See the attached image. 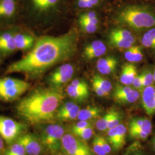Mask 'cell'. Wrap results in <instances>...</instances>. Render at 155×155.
Returning a JSON list of instances; mask_svg holds the SVG:
<instances>
[{
  "label": "cell",
  "mask_w": 155,
  "mask_h": 155,
  "mask_svg": "<svg viewBox=\"0 0 155 155\" xmlns=\"http://www.w3.org/2000/svg\"><path fill=\"white\" fill-rule=\"evenodd\" d=\"M77 35L72 29L59 36L39 38L25 55L8 66L6 73H21L31 79L40 77L51 67L66 61L75 54Z\"/></svg>",
  "instance_id": "cell-1"
},
{
  "label": "cell",
  "mask_w": 155,
  "mask_h": 155,
  "mask_svg": "<svg viewBox=\"0 0 155 155\" xmlns=\"http://www.w3.org/2000/svg\"><path fill=\"white\" fill-rule=\"evenodd\" d=\"M64 98L59 89H35L19 101L16 106L17 114L31 125H39L52 121Z\"/></svg>",
  "instance_id": "cell-2"
},
{
  "label": "cell",
  "mask_w": 155,
  "mask_h": 155,
  "mask_svg": "<svg viewBox=\"0 0 155 155\" xmlns=\"http://www.w3.org/2000/svg\"><path fill=\"white\" fill-rule=\"evenodd\" d=\"M113 18L118 23L139 31L155 27V8L143 3L127 2L118 5L114 9Z\"/></svg>",
  "instance_id": "cell-3"
},
{
  "label": "cell",
  "mask_w": 155,
  "mask_h": 155,
  "mask_svg": "<svg viewBox=\"0 0 155 155\" xmlns=\"http://www.w3.org/2000/svg\"><path fill=\"white\" fill-rule=\"evenodd\" d=\"M70 0H19V19L31 25L65 12Z\"/></svg>",
  "instance_id": "cell-4"
},
{
  "label": "cell",
  "mask_w": 155,
  "mask_h": 155,
  "mask_svg": "<svg viewBox=\"0 0 155 155\" xmlns=\"http://www.w3.org/2000/svg\"><path fill=\"white\" fill-rule=\"evenodd\" d=\"M30 87L28 82L11 77L0 78V100L12 102L20 98Z\"/></svg>",
  "instance_id": "cell-5"
},
{
  "label": "cell",
  "mask_w": 155,
  "mask_h": 155,
  "mask_svg": "<svg viewBox=\"0 0 155 155\" xmlns=\"http://www.w3.org/2000/svg\"><path fill=\"white\" fill-rule=\"evenodd\" d=\"M64 133V129L61 125H48L41 133V142L51 152L56 153L61 150V140Z\"/></svg>",
  "instance_id": "cell-6"
},
{
  "label": "cell",
  "mask_w": 155,
  "mask_h": 155,
  "mask_svg": "<svg viewBox=\"0 0 155 155\" xmlns=\"http://www.w3.org/2000/svg\"><path fill=\"white\" fill-rule=\"evenodd\" d=\"M26 129V125L7 117L0 116V136L7 144L16 141Z\"/></svg>",
  "instance_id": "cell-7"
},
{
  "label": "cell",
  "mask_w": 155,
  "mask_h": 155,
  "mask_svg": "<svg viewBox=\"0 0 155 155\" xmlns=\"http://www.w3.org/2000/svg\"><path fill=\"white\" fill-rule=\"evenodd\" d=\"M61 150L64 155H93L89 145L72 134H64L61 140Z\"/></svg>",
  "instance_id": "cell-8"
},
{
  "label": "cell",
  "mask_w": 155,
  "mask_h": 155,
  "mask_svg": "<svg viewBox=\"0 0 155 155\" xmlns=\"http://www.w3.org/2000/svg\"><path fill=\"white\" fill-rule=\"evenodd\" d=\"M74 72L75 68L71 64H61L50 74L48 78V82L51 87L60 89L61 86L71 79Z\"/></svg>",
  "instance_id": "cell-9"
},
{
  "label": "cell",
  "mask_w": 155,
  "mask_h": 155,
  "mask_svg": "<svg viewBox=\"0 0 155 155\" xmlns=\"http://www.w3.org/2000/svg\"><path fill=\"white\" fill-rule=\"evenodd\" d=\"M19 16V0H0V24L14 22Z\"/></svg>",
  "instance_id": "cell-10"
},
{
  "label": "cell",
  "mask_w": 155,
  "mask_h": 155,
  "mask_svg": "<svg viewBox=\"0 0 155 155\" xmlns=\"http://www.w3.org/2000/svg\"><path fill=\"white\" fill-rule=\"evenodd\" d=\"M140 95L139 91L126 85H117L113 92L114 100L122 104L134 103L139 100Z\"/></svg>",
  "instance_id": "cell-11"
},
{
  "label": "cell",
  "mask_w": 155,
  "mask_h": 155,
  "mask_svg": "<svg viewBox=\"0 0 155 155\" xmlns=\"http://www.w3.org/2000/svg\"><path fill=\"white\" fill-rule=\"evenodd\" d=\"M66 93L72 100L82 101L89 97V87L85 81L75 79L67 86Z\"/></svg>",
  "instance_id": "cell-12"
},
{
  "label": "cell",
  "mask_w": 155,
  "mask_h": 155,
  "mask_svg": "<svg viewBox=\"0 0 155 155\" xmlns=\"http://www.w3.org/2000/svg\"><path fill=\"white\" fill-rule=\"evenodd\" d=\"M108 141L114 150H121L125 144L127 129L123 124H119L107 131Z\"/></svg>",
  "instance_id": "cell-13"
},
{
  "label": "cell",
  "mask_w": 155,
  "mask_h": 155,
  "mask_svg": "<svg viewBox=\"0 0 155 155\" xmlns=\"http://www.w3.org/2000/svg\"><path fill=\"white\" fill-rule=\"evenodd\" d=\"M18 140L21 143L28 155H40L43 150L41 140L32 134H23Z\"/></svg>",
  "instance_id": "cell-14"
},
{
  "label": "cell",
  "mask_w": 155,
  "mask_h": 155,
  "mask_svg": "<svg viewBox=\"0 0 155 155\" xmlns=\"http://www.w3.org/2000/svg\"><path fill=\"white\" fill-rule=\"evenodd\" d=\"M16 31H6L0 33V54L8 56L17 51L15 41Z\"/></svg>",
  "instance_id": "cell-15"
},
{
  "label": "cell",
  "mask_w": 155,
  "mask_h": 155,
  "mask_svg": "<svg viewBox=\"0 0 155 155\" xmlns=\"http://www.w3.org/2000/svg\"><path fill=\"white\" fill-rule=\"evenodd\" d=\"M141 104L148 116L155 113V86L151 85L144 88L141 94Z\"/></svg>",
  "instance_id": "cell-16"
},
{
  "label": "cell",
  "mask_w": 155,
  "mask_h": 155,
  "mask_svg": "<svg viewBox=\"0 0 155 155\" xmlns=\"http://www.w3.org/2000/svg\"><path fill=\"white\" fill-rule=\"evenodd\" d=\"M106 51V46L102 41L95 40L84 48L83 55L87 59L91 60L104 55Z\"/></svg>",
  "instance_id": "cell-17"
},
{
  "label": "cell",
  "mask_w": 155,
  "mask_h": 155,
  "mask_svg": "<svg viewBox=\"0 0 155 155\" xmlns=\"http://www.w3.org/2000/svg\"><path fill=\"white\" fill-rule=\"evenodd\" d=\"M15 41L17 50L27 51L32 49L36 40L33 35L22 32H15Z\"/></svg>",
  "instance_id": "cell-18"
},
{
  "label": "cell",
  "mask_w": 155,
  "mask_h": 155,
  "mask_svg": "<svg viewBox=\"0 0 155 155\" xmlns=\"http://www.w3.org/2000/svg\"><path fill=\"white\" fill-rule=\"evenodd\" d=\"M129 130H141L150 135L152 131V124L150 119L147 117H134L130 120Z\"/></svg>",
  "instance_id": "cell-19"
},
{
  "label": "cell",
  "mask_w": 155,
  "mask_h": 155,
  "mask_svg": "<svg viewBox=\"0 0 155 155\" xmlns=\"http://www.w3.org/2000/svg\"><path fill=\"white\" fill-rule=\"evenodd\" d=\"M117 63L118 61L115 58L107 56L100 59L97 62L96 67L101 74L107 75L112 73L116 70Z\"/></svg>",
  "instance_id": "cell-20"
},
{
  "label": "cell",
  "mask_w": 155,
  "mask_h": 155,
  "mask_svg": "<svg viewBox=\"0 0 155 155\" xmlns=\"http://www.w3.org/2000/svg\"><path fill=\"white\" fill-rule=\"evenodd\" d=\"M137 75L136 67L132 63H125L122 66L120 82L124 85H132L133 81Z\"/></svg>",
  "instance_id": "cell-21"
},
{
  "label": "cell",
  "mask_w": 155,
  "mask_h": 155,
  "mask_svg": "<svg viewBox=\"0 0 155 155\" xmlns=\"http://www.w3.org/2000/svg\"><path fill=\"white\" fill-rule=\"evenodd\" d=\"M101 111V109L98 107L87 106L81 109L77 119L79 121H90L92 119L99 117Z\"/></svg>",
  "instance_id": "cell-22"
},
{
  "label": "cell",
  "mask_w": 155,
  "mask_h": 155,
  "mask_svg": "<svg viewBox=\"0 0 155 155\" xmlns=\"http://www.w3.org/2000/svg\"><path fill=\"white\" fill-rule=\"evenodd\" d=\"M124 56L127 61L131 63H137L141 61L143 59V55L141 48L139 46L133 45L127 49Z\"/></svg>",
  "instance_id": "cell-23"
},
{
  "label": "cell",
  "mask_w": 155,
  "mask_h": 155,
  "mask_svg": "<svg viewBox=\"0 0 155 155\" xmlns=\"http://www.w3.org/2000/svg\"><path fill=\"white\" fill-rule=\"evenodd\" d=\"M109 37L118 38L121 39H125L131 41L133 44L136 42V39L133 36L132 32L126 29H114L111 31L109 35Z\"/></svg>",
  "instance_id": "cell-24"
},
{
  "label": "cell",
  "mask_w": 155,
  "mask_h": 155,
  "mask_svg": "<svg viewBox=\"0 0 155 155\" xmlns=\"http://www.w3.org/2000/svg\"><path fill=\"white\" fill-rule=\"evenodd\" d=\"M81 110L80 107L77 105H75L71 109L66 112L57 114L56 116L57 118L61 121H71L77 119L78 116Z\"/></svg>",
  "instance_id": "cell-25"
},
{
  "label": "cell",
  "mask_w": 155,
  "mask_h": 155,
  "mask_svg": "<svg viewBox=\"0 0 155 155\" xmlns=\"http://www.w3.org/2000/svg\"><path fill=\"white\" fill-rule=\"evenodd\" d=\"M27 152L21 143L17 139L12 144L10 147L6 150L4 155H26Z\"/></svg>",
  "instance_id": "cell-26"
},
{
  "label": "cell",
  "mask_w": 155,
  "mask_h": 155,
  "mask_svg": "<svg viewBox=\"0 0 155 155\" xmlns=\"http://www.w3.org/2000/svg\"><path fill=\"white\" fill-rule=\"evenodd\" d=\"M93 81L97 83L100 87L103 90V91L107 95H109L112 90V84L110 82L104 78L98 75H95L92 78Z\"/></svg>",
  "instance_id": "cell-27"
},
{
  "label": "cell",
  "mask_w": 155,
  "mask_h": 155,
  "mask_svg": "<svg viewBox=\"0 0 155 155\" xmlns=\"http://www.w3.org/2000/svg\"><path fill=\"white\" fill-rule=\"evenodd\" d=\"M109 40L110 45L117 48L128 49L133 45L131 41L121 38L109 37Z\"/></svg>",
  "instance_id": "cell-28"
},
{
  "label": "cell",
  "mask_w": 155,
  "mask_h": 155,
  "mask_svg": "<svg viewBox=\"0 0 155 155\" xmlns=\"http://www.w3.org/2000/svg\"><path fill=\"white\" fill-rule=\"evenodd\" d=\"M72 133L79 139H82L83 140H87L93 137V136L94 135V132L93 127H92L91 126L81 130L72 131Z\"/></svg>",
  "instance_id": "cell-29"
},
{
  "label": "cell",
  "mask_w": 155,
  "mask_h": 155,
  "mask_svg": "<svg viewBox=\"0 0 155 155\" xmlns=\"http://www.w3.org/2000/svg\"><path fill=\"white\" fill-rule=\"evenodd\" d=\"M112 110L109 111L105 115L99 119L96 122V127L100 131H107L108 124L111 116Z\"/></svg>",
  "instance_id": "cell-30"
},
{
  "label": "cell",
  "mask_w": 155,
  "mask_h": 155,
  "mask_svg": "<svg viewBox=\"0 0 155 155\" xmlns=\"http://www.w3.org/2000/svg\"><path fill=\"white\" fill-rule=\"evenodd\" d=\"M93 152L97 155H107L101 141V136L96 135L93 140Z\"/></svg>",
  "instance_id": "cell-31"
},
{
  "label": "cell",
  "mask_w": 155,
  "mask_h": 155,
  "mask_svg": "<svg viewBox=\"0 0 155 155\" xmlns=\"http://www.w3.org/2000/svg\"><path fill=\"white\" fill-rule=\"evenodd\" d=\"M121 120H122V117L121 114L117 111L112 110L111 116L108 124L107 130L113 127H116L119 124H120Z\"/></svg>",
  "instance_id": "cell-32"
},
{
  "label": "cell",
  "mask_w": 155,
  "mask_h": 155,
  "mask_svg": "<svg viewBox=\"0 0 155 155\" xmlns=\"http://www.w3.org/2000/svg\"><path fill=\"white\" fill-rule=\"evenodd\" d=\"M141 76L143 89L147 86L152 85L155 82L153 72L150 71V70H147L141 73Z\"/></svg>",
  "instance_id": "cell-33"
},
{
  "label": "cell",
  "mask_w": 155,
  "mask_h": 155,
  "mask_svg": "<svg viewBox=\"0 0 155 155\" xmlns=\"http://www.w3.org/2000/svg\"><path fill=\"white\" fill-rule=\"evenodd\" d=\"M78 22L80 25L81 29L84 32L88 33H94L98 28L97 25H94L89 22H84L83 21L78 20Z\"/></svg>",
  "instance_id": "cell-34"
},
{
  "label": "cell",
  "mask_w": 155,
  "mask_h": 155,
  "mask_svg": "<svg viewBox=\"0 0 155 155\" xmlns=\"http://www.w3.org/2000/svg\"><path fill=\"white\" fill-rule=\"evenodd\" d=\"M141 43L146 48L155 50V41L150 39L145 33H144L141 39Z\"/></svg>",
  "instance_id": "cell-35"
},
{
  "label": "cell",
  "mask_w": 155,
  "mask_h": 155,
  "mask_svg": "<svg viewBox=\"0 0 155 155\" xmlns=\"http://www.w3.org/2000/svg\"><path fill=\"white\" fill-rule=\"evenodd\" d=\"M92 124L90 121H79L75 125H74L72 127V131L78 130L83 129L84 128L91 127Z\"/></svg>",
  "instance_id": "cell-36"
},
{
  "label": "cell",
  "mask_w": 155,
  "mask_h": 155,
  "mask_svg": "<svg viewBox=\"0 0 155 155\" xmlns=\"http://www.w3.org/2000/svg\"><path fill=\"white\" fill-rule=\"evenodd\" d=\"M134 89L138 90V91H141L143 90V81H142V76L141 74L137 75L136 78H134L133 81V83H132Z\"/></svg>",
  "instance_id": "cell-37"
},
{
  "label": "cell",
  "mask_w": 155,
  "mask_h": 155,
  "mask_svg": "<svg viewBox=\"0 0 155 155\" xmlns=\"http://www.w3.org/2000/svg\"><path fill=\"white\" fill-rule=\"evenodd\" d=\"M92 81V84H93V87L94 92L98 96L102 97L107 96V95L103 91V90L100 87V86L97 83L93 81Z\"/></svg>",
  "instance_id": "cell-38"
},
{
  "label": "cell",
  "mask_w": 155,
  "mask_h": 155,
  "mask_svg": "<svg viewBox=\"0 0 155 155\" xmlns=\"http://www.w3.org/2000/svg\"><path fill=\"white\" fill-rule=\"evenodd\" d=\"M101 141L104 147V149L105 150L106 153H107V155L110 153L111 151V148L108 140H107L104 137L101 136Z\"/></svg>",
  "instance_id": "cell-39"
},
{
  "label": "cell",
  "mask_w": 155,
  "mask_h": 155,
  "mask_svg": "<svg viewBox=\"0 0 155 155\" xmlns=\"http://www.w3.org/2000/svg\"><path fill=\"white\" fill-rule=\"evenodd\" d=\"M78 20L80 21H83L84 22H89L90 24H94V25H98L99 23V18H98V16L95 17L94 18H83L82 17L78 16Z\"/></svg>",
  "instance_id": "cell-40"
},
{
  "label": "cell",
  "mask_w": 155,
  "mask_h": 155,
  "mask_svg": "<svg viewBox=\"0 0 155 155\" xmlns=\"http://www.w3.org/2000/svg\"><path fill=\"white\" fill-rule=\"evenodd\" d=\"M144 33L146 34L148 37H150V39L155 41V28H150Z\"/></svg>",
  "instance_id": "cell-41"
},
{
  "label": "cell",
  "mask_w": 155,
  "mask_h": 155,
  "mask_svg": "<svg viewBox=\"0 0 155 155\" xmlns=\"http://www.w3.org/2000/svg\"><path fill=\"white\" fill-rule=\"evenodd\" d=\"M4 153V140L0 136V155H3Z\"/></svg>",
  "instance_id": "cell-42"
},
{
  "label": "cell",
  "mask_w": 155,
  "mask_h": 155,
  "mask_svg": "<svg viewBox=\"0 0 155 155\" xmlns=\"http://www.w3.org/2000/svg\"><path fill=\"white\" fill-rule=\"evenodd\" d=\"M152 148L155 152V134L153 138L152 139Z\"/></svg>",
  "instance_id": "cell-43"
},
{
  "label": "cell",
  "mask_w": 155,
  "mask_h": 155,
  "mask_svg": "<svg viewBox=\"0 0 155 155\" xmlns=\"http://www.w3.org/2000/svg\"><path fill=\"white\" fill-rule=\"evenodd\" d=\"M131 155H146L144 154L142 152H136V153H134L133 154Z\"/></svg>",
  "instance_id": "cell-44"
},
{
  "label": "cell",
  "mask_w": 155,
  "mask_h": 155,
  "mask_svg": "<svg viewBox=\"0 0 155 155\" xmlns=\"http://www.w3.org/2000/svg\"><path fill=\"white\" fill-rule=\"evenodd\" d=\"M153 76H154V81H155V67L154 70H153Z\"/></svg>",
  "instance_id": "cell-45"
},
{
  "label": "cell",
  "mask_w": 155,
  "mask_h": 155,
  "mask_svg": "<svg viewBox=\"0 0 155 155\" xmlns=\"http://www.w3.org/2000/svg\"><path fill=\"white\" fill-rule=\"evenodd\" d=\"M1 56H2V55L0 54V62H1Z\"/></svg>",
  "instance_id": "cell-46"
}]
</instances>
